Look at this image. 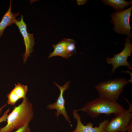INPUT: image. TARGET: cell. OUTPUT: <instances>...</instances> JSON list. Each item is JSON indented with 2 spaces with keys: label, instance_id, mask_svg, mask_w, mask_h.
Returning <instances> with one entry per match:
<instances>
[{
  "label": "cell",
  "instance_id": "3",
  "mask_svg": "<svg viewBox=\"0 0 132 132\" xmlns=\"http://www.w3.org/2000/svg\"><path fill=\"white\" fill-rule=\"evenodd\" d=\"M130 82L124 78H119L101 82L94 87L99 97L117 102L124 87Z\"/></svg>",
  "mask_w": 132,
  "mask_h": 132
},
{
  "label": "cell",
  "instance_id": "13",
  "mask_svg": "<svg viewBox=\"0 0 132 132\" xmlns=\"http://www.w3.org/2000/svg\"><path fill=\"white\" fill-rule=\"evenodd\" d=\"M105 4L110 6L118 11H122L126 6L132 4V1H127L123 0H102Z\"/></svg>",
  "mask_w": 132,
  "mask_h": 132
},
{
  "label": "cell",
  "instance_id": "15",
  "mask_svg": "<svg viewBox=\"0 0 132 132\" xmlns=\"http://www.w3.org/2000/svg\"><path fill=\"white\" fill-rule=\"evenodd\" d=\"M10 111V109L9 108L4 112L2 116L0 117V123L6 121L7 117Z\"/></svg>",
  "mask_w": 132,
  "mask_h": 132
},
{
  "label": "cell",
  "instance_id": "10",
  "mask_svg": "<svg viewBox=\"0 0 132 132\" xmlns=\"http://www.w3.org/2000/svg\"><path fill=\"white\" fill-rule=\"evenodd\" d=\"M28 90L27 85L19 83L15 84L14 88L7 95V104L11 106H14L19 100L26 97Z\"/></svg>",
  "mask_w": 132,
  "mask_h": 132
},
{
  "label": "cell",
  "instance_id": "7",
  "mask_svg": "<svg viewBox=\"0 0 132 132\" xmlns=\"http://www.w3.org/2000/svg\"><path fill=\"white\" fill-rule=\"evenodd\" d=\"M23 17V15H21V18L16 19L14 23L18 27L23 38L25 51L23 55V62L25 63L28 58L30 57V53L34 51L33 48L35 43L33 34L29 33L28 32L27 25L24 21Z\"/></svg>",
  "mask_w": 132,
  "mask_h": 132
},
{
  "label": "cell",
  "instance_id": "5",
  "mask_svg": "<svg viewBox=\"0 0 132 132\" xmlns=\"http://www.w3.org/2000/svg\"><path fill=\"white\" fill-rule=\"evenodd\" d=\"M132 110L129 109L116 115L105 128L106 132H125L132 120Z\"/></svg>",
  "mask_w": 132,
  "mask_h": 132
},
{
  "label": "cell",
  "instance_id": "14",
  "mask_svg": "<svg viewBox=\"0 0 132 132\" xmlns=\"http://www.w3.org/2000/svg\"><path fill=\"white\" fill-rule=\"evenodd\" d=\"M14 132H31L29 124H27L16 130Z\"/></svg>",
  "mask_w": 132,
  "mask_h": 132
},
{
  "label": "cell",
  "instance_id": "1",
  "mask_svg": "<svg viewBox=\"0 0 132 132\" xmlns=\"http://www.w3.org/2000/svg\"><path fill=\"white\" fill-rule=\"evenodd\" d=\"M34 117L33 106L26 97L8 114L7 124L0 128V132H12L26 124H29Z\"/></svg>",
  "mask_w": 132,
  "mask_h": 132
},
{
  "label": "cell",
  "instance_id": "11",
  "mask_svg": "<svg viewBox=\"0 0 132 132\" xmlns=\"http://www.w3.org/2000/svg\"><path fill=\"white\" fill-rule=\"evenodd\" d=\"M71 39L65 38L56 44L53 45L54 50L50 54L48 58L59 56L67 59L71 56L72 55L68 52L67 50L68 44Z\"/></svg>",
  "mask_w": 132,
  "mask_h": 132
},
{
  "label": "cell",
  "instance_id": "9",
  "mask_svg": "<svg viewBox=\"0 0 132 132\" xmlns=\"http://www.w3.org/2000/svg\"><path fill=\"white\" fill-rule=\"evenodd\" d=\"M77 112V109L73 110V115L77 120V123L75 129L72 132H106L105 128L109 121V120H105L100 122L98 127H93V124L91 122L88 123L86 125L83 124Z\"/></svg>",
  "mask_w": 132,
  "mask_h": 132
},
{
  "label": "cell",
  "instance_id": "18",
  "mask_svg": "<svg viewBox=\"0 0 132 132\" xmlns=\"http://www.w3.org/2000/svg\"><path fill=\"white\" fill-rule=\"evenodd\" d=\"M125 100L128 103V104H129V109L131 110H132V105L131 104V103H129L130 102L129 101V100L127 99L126 98H124Z\"/></svg>",
  "mask_w": 132,
  "mask_h": 132
},
{
  "label": "cell",
  "instance_id": "4",
  "mask_svg": "<svg viewBox=\"0 0 132 132\" xmlns=\"http://www.w3.org/2000/svg\"><path fill=\"white\" fill-rule=\"evenodd\" d=\"M132 6L121 11L113 13L110 16L111 18V23L114 25L113 29L116 33L131 36L130 25V18Z\"/></svg>",
  "mask_w": 132,
  "mask_h": 132
},
{
  "label": "cell",
  "instance_id": "16",
  "mask_svg": "<svg viewBox=\"0 0 132 132\" xmlns=\"http://www.w3.org/2000/svg\"><path fill=\"white\" fill-rule=\"evenodd\" d=\"M127 132H132V121L129 124L127 131Z\"/></svg>",
  "mask_w": 132,
  "mask_h": 132
},
{
  "label": "cell",
  "instance_id": "19",
  "mask_svg": "<svg viewBox=\"0 0 132 132\" xmlns=\"http://www.w3.org/2000/svg\"><path fill=\"white\" fill-rule=\"evenodd\" d=\"M7 103L5 104L3 106L0 108V115L3 109L7 105Z\"/></svg>",
  "mask_w": 132,
  "mask_h": 132
},
{
  "label": "cell",
  "instance_id": "2",
  "mask_svg": "<svg viewBox=\"0 0 132 132\" xmlns=\"http://www.w3.org/2000/svg\"><path fill=\"white\" fill-rule=\"evenodd\" d=\"M125 109L117 102L99 97L88 102L81 109L77 110V112L82 111L95 118L101 114L109 116L113 113L116 115Z\"/></svg>",
  "mask_w": 132,
  "mask_h": 132
},
{
  "label": "cell",
  "instance_id": "6",
  "mask_svg": "<svg viewBox=\"0 0 132 132\" xmlns=\"http://www.w3.org/2000/svg\"><path fill=\"white\" fill-rule=\"evenodd\" d=\"M125 43L124 44V47L122 50L119 53L114 55L112 58L107 57L106 61L108 64H112V69L111 71L114 72L115 70L120 66H127L132 69L131 64L127 61L128 57L132 53V44L130 43V38L127 37L125 40Z\"/></svg>",
  "mask_w": 132,
  "mask_h": 132
},
{
  "label": "cell",
  "instance_id": "17",
  "mask_svg": "<svg viewBox=\"0 0 132 132\" xmlns=\"http://www.w3.org/2000/svg\"><path fill=\"white\" fill-rule=\"evenodd\" d=\"M77 2L78 5H82L86 2L87 0H77Z\"/></svg>",
  "mask_w": 132,
  "mask_h": 132
},
{
  "label": "cell",
  "instance_id": "12",
  "mask_svg": "<svg viewBox=\"0 0 132 132\" xmlns=\"http://www.w3.org/2000/svg\"><path fill=\"white\" fill-rule=\"evenodd\" d=\"M11 2V0L9 9L4 14L0 22V38L3 35L5 29L14 23L16 17L20 14L19 12L13 13L12 12Z\"/></svg>",
  "mask_w": 132,
  "mask_h": 132
},
{
  "label": "cell",
  "instance_id": "8",
  "mask_svg": "<svg viewBox=\"0 0 132 132\" xmlns=\"http://www.w3.org/2000/svg\"><path fill=\"white\" fill-rule=\"evenodd\" d=\"M54 83L59 88L60 90V94L56 101L53 103L47 105V108L51 110H55L56 111L55 113V115L57 118H58L60 115L62 114L66 120L70 124L71 121L66 110L65 105V101L63 96L64 92L69 86L70 81L66 82L62 86H60L55 82H54Z\"/></svg>",
  "mask_w": 132,
  "mask_h": 132
}]
</instances>
